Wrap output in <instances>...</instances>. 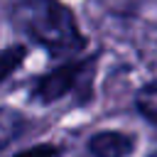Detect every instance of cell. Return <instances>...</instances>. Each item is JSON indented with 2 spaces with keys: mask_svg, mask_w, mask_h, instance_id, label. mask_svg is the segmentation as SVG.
<instances>
[{
  "mask_svg": "<svg viewBox=\"0 0 157 157\" xmlns=\"http://www.w3.org/2000/svg\"><path fill=\"white\" fill-rule=\"evenodd\" d=\"M135 137L123 130H101L88 140V152L93 157H130L135 152Z\"/></svg>",
  "mask_w": 157,
  "mask_h": 157,
  "instance_id": "obj_3",
  "label": "cell"
},
{
  "mask_svg": "<svg viewBox=\"0 0 157 157\" xmlns=\"http://www.w3.org/2000/svg\"><path fill=\"white\" fill-rule=\"evenodd\" d=\"M135 105H137V110H140L147 120L157 123V81H150L147 86H142V88L137 91Z\"/></svg>",
  "mask_w": 157,
  "mask_h": 157,
  "instance_id": "obj_5",
  "label": "cell"
},
{
  "mask_svg": "<svg viewBox=\"0 0 157 157\" xmlns=\"http://www.w3.org/2000/svg\"><path fill=\"white\" fill-rule=\"evenodd\" d=\"M22 115L10 110V108H0V150H5L20 132H22Z\"/></svg>",
  "mask_w": 157,
  "mask_h": 157,
  "instance_id": "obj_4",
  "label": "cell"
},
{
  "mask_svg": "<svg viewBox=\"0 0 157 157\" xmlns=\"http://www.w3.org/2000/svg\"><path fill=\"white\" fill-rule=\"evenodd\" d=\"M150 157H157V152H152V155H150Z\"/></svg>",
  "mask_w": 157,
  "mask_h": 157,
  "instance_id": "obj_8",
  "label": "cell"
},
{
  "mask_svg": "<svg viewBox=\"0 0 157 157\" xmlns=\"http://www.w3.org/2000/svg\"><path fill=\"white\" fill-rule=\"evenodd\" d=\"M83 64H66V66H59L54 69L52 74L42 76L39 83L34 86V96L44 103L49 101H59L61 96H66L78 81H81V74H83Z\"/></svg>",
  "mask_w": 157,
  "mask_h": 157,
  "instance_id": "obj_2",
  "label": "cell"
},
{
  "mask_svg": "<svg viewBox=\"0 0 157 157\" xmlns=\"http://www.w3.org/2000/svg\"><path fill=\"white\" fill-rule=\"evenodd\" d=\"M22 56H25V49H22V47H12V49H5V52L0 54V81L7 78V76L20 66Z\"/></svg>",
  "mask_w": 157,
  "mask_h": 157,
  "instance_id": "obj_6",
  "label": "cell"
},
{
  "mask_svg": "<svg viewBox=\"0 0 157 157\" xmlns=\"http://www.w3.org/2000/svg\"><path fill=\"white\" fill-rule=\"evenodd\" d=\"M17 27L42 49L56 56H71L83 49V34L59 0H20L15 5Z\"/></svg>",
  "mask_w": 157,
  "mask_h": 157,
  "instance_id": "obj_1",
  "label": "cell"
},
{
  "mask_svg": "<svg viewBox=\"0 0 157 157\" xmlns=\"http://www.w3.org/2000/svg\"><path fill=\"white\" fill-rule=\"evenodd\" d=\"M56 150L54 147H49V145H39V147H34V150H27V152H20L17 157H52Z\"/></svg>",
  "mask_w": 157,
  "mask_h": 157,
  "instance_id": "obj_7",
  "label": "cell"
}]
</instances>
